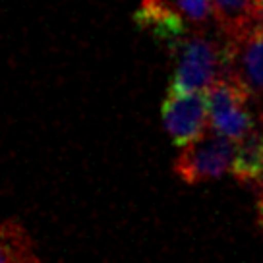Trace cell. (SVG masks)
I'll return each mask as SVG.
<instances>
[{"mask_svg": "<svg viewBox=\"0 0 263 263\" xmlns=\"http://www.w3.org/2000/svg\"><path fill=\"white\" fill-rule=\"evenodd\" d=\"M136 24L140 29L149 31L159 45L176 54L182 43L188 39L186 17L173 6L168 0H141L140 10L136 12Z\"/></svg>", "mask_w": 263, "mask_h": 263, "instance_id": "6", "label": "cell"}, {"mask_svg": "<svg viewBox=\"0 0 263 263\" xmlns=\"http://www.w3.org/2000/svg\"><path fill=\"white\" fill-rule=\"evenodd\" d=\"M257 25L263 29V0H261V4H259V14H257Z\"/></svg>", "mask_w": 263, "mask_h": 263, "instance_id": "11", "label": "cell"}, {"mask_svg": "<svg viewBox=\"0 0 263 263\" xmlns=\"http://www.w3.org/2000/svg\"><path fill=\"white\" fill-rule=\"evenodd\" d=\"M224 74L236 76L263 107V29L255 25L238 39H224Z\"/></svg>", "mask_w": 263, "mask_h": 263, "instance_id": "5", "label": "cell"}, {"mask_svg": "<svg viewBox=\"0 0 263 263\" xmlns=\"http://www.w3.org/2000/svg\"><path fill=\"white\" fill-rule=\"evenodd\" d=\"M171 2L186 20L197 25L207 24L209 17L213 16V2L211 0H171Z\"/></svg>", "mask_w": 263, "mask_h": 263, "instance_id": "9", "label": "cell"}, {"mask_svg": "<svg viewBox=\"0 0 263 263\" xmlns=\"http://www.w3.org/2000/svg\"><path fill=\"white\" fill-rule=\"evenodd\" d=\"M234 155L236 141L209 130L199 140L182 147L180 155L174 161V173L190 186L219 180L232 171Z\"/></svg>", "mask_w": 263, "mask_h": 263, "instance_id": "3", "label": "cell"}, {"mask_svg": "<svg viewBox=\"0 0 263 263\" xmlns=\"http://www.w3.org/2000/svg\"><path fill=\"white\" fill-rule=\"evenodd\" d=\"M0 263H8V257H6V252L0 248Z\"/></svg>", "mask_w": 263, "mask_h": 263, "instance_id": "12", "label": "cell"}, {"mask_svg": "<svg viewBox=\"0 0 263 263\" xmlns=\"http://www.w3.org/2000/svg\"><path fill=\"white\" fill-rule=\"evenodd\" d=\"M257 190H259V192H257V199H255V213H257V222H259L261 232H263V186Z\"/></svg>", "mask_w": 263, "mask_h": 263, "instance_id": "10", "label": "cell"}, {"mask_svg": "<svg viewBox=\"0 0 263 263\" xmlns=\"http://www.w3.org/2000/svg\"><path fill=\"white\" fill-rule=\"evenodd\" d=\"M164 132L174 145L186 147L205 136L209 128V103L207 91L194 93H168L161 108Z\"/></svg>", "mask_w": 263, "mask_h": 263, "instance_id": "4", "label": "cell"}, {"mask_svg": "<svg viewBox=\"0 0 263 263\" xmlns=\"http://www.w3.org/2000/svg\"><path fill=\"white\" fill-rule=\"evenodd\" d=\"M168 93L207 91L227 70L224 45H217L205 33L188 35L178 52Z\"/></svg>", "mask_w": 263, "mask_h": 263, "instance_id": "1", "label": "cell"}, {"mask_svg": "<svg viewBox=\"0 0 263 263\" xmlns=\"http://www.w3.org/2000/svg\"><path fill=\"white\" fill-rule=\"evenodd\" d=\"M234 178L246 186H263V132H250L236 143V155L232 163Z\"/></svg>", "mask_w": 263, "mask_h": 263, "instance_id": "8", "label": "cell"}, {"mask_svg": "<svg viewBox=\"0 0 263 263\" xmlns=\"http://www.w3.org/2000/svg\"><path fill=\"white\" fill-rule=\"evenodd\" d=\"M211 2H213V0H211Z\"/></svg>", "mask_w": 263, "mask_h": 263, "instance_id": "14", "label": "cell"}, {"mask_svg": "<svg viewBox=\"0 0 263 263\" xmlns=\"http://www.w3.org/2000/svg\"><path fill=\"white\" fill-rule=\"evenodd\" d=\"M259 120H261V124H263V107H259Z\"/></svg>", "mask_w": 263, "mask_h": 263, "instance_id": "13", "label": "cell"}, {"mask_svg": "<svg viewBox=\"0 0 263 263\" xmlns=\"http://www.w3.org/2000/svg\"><path fill=\"white\" fill-rule=\"evenodd\" d=\"M252 93L236 76L224 74L207 89L209 130L229 140H244L255 130L254 115L250 110Z\"/></svg>", "mask_w": 263, "mask_h": 263, "instance_id": "2", "label": "cell"}, {"mask_svg": "<svg viewBox=\"0 0 263 263\" xmlns=\"http://www.w3.org/2000/svg\"><path fill=\"white\" fill-rule=\"evenodd\" d=\"M261 0H213V16L224 39H238L257 25Z\"/></svg>", "mask_w": 263, "mask_h": 263, "instance_id": "7", "label": "cell"}]
</instances>
